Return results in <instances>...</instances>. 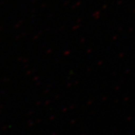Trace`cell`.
Instances as JSON below:
<instances>
[]
</instances>
